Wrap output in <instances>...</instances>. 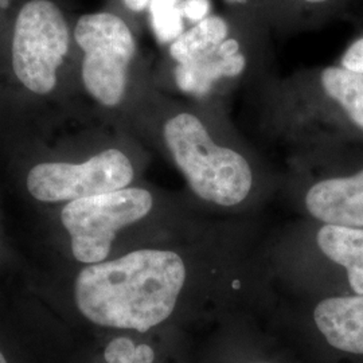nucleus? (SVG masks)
I'll return each instance as SVG.
<instances>
[{"label":"nucleus","instance_id":"f257e3e1","mask_svg":"<svg viewBox=\"0 0 363 363\" xmlns=\"http://www.w3.org/2000/svg\"><path fill=\"white\" fill-rule=\"evenodd\" d=\"M186 265L171 250L139 249L78 273V311L103 327L147 333L167 320L186 283Z\"/></svg>","mask_w":363,"mask_h":363},{"label":"nucleus","instance_id":"f03ea898","mask_svg":"<svg viewBox=\"0 0 363 363\" xmlns=\"http://www.w3.org/2000/svg\"><path fill=\"white\" fill-rule=\"evenodd\" d=\"M208 120L198 108H177L162 124V140L195 194L235 206L252 190V162L240 148L222 142Z\"/></svg>","mask_w":363,"mask_h":363},{"label":"nucleus","instance_id":"7ed1b4c3","mask_svg":"<svg viewBox=\"0 0 363 363\" xmlns=\"http://www.w3.org/2000/svg\"><path fill=\"white\" fill-rule=\"evenodd\" d=\"M271 33L256 16L240 13L226 38L191 64L169 66V77L177 89L199 100H211L245 81L259 86L274 76Z\"/></svg>","mask_w":363,"mask_h":363},{"label":"nucleus","instance_id":"20e7f679","mask_svg":"<svg viewBox=\"0 0 363 363\" xmlns=\"http://www.w3.org/2000/svg\"><path fill=\"white\" fill-rule=\"evenodd\" d=\"M82 54L81 79L97 104L115 109L127 100L139 65V46L130 23L116 11L85 13L74 26Z\"/></svg>","mask_w":363,"mask_h":363},{"label":"nucleus","instance_id":"39448f33","mask_svg":"<svg viewBox=\"0 0 363 363\" xmlns=\"http://www.w3.org/2000/svg\"><path fill=\"white\" fill-rule=\"evenodd\" d=\"M70 48L65 15L52 0H28L15 18L11 40L13 76L27 91L46 96Z\"/></svg>","mask_w":363,"mask_h":363},{"label":"nucleus","instance_id":"423d86ee","mask_svg":"<svg viewBox=\"0 0 363 363\" xmlns=\"http://www.w3.org/2000/svg\"><path fill=\"white\" fill-rule=\"evenodd\" d=\"M152 206V194L140 187L67 202L61 210V222L70 237L73 257L88 265L103 262L117 232L143 220Z\"/></svg>","mask_w":363,"mask_h":363},{"label":"nucleus","instance_id":"0eeeda50","mask_svg":"<svg viewBox=\"0 0 363 363\" xmlns=\"http://www.w3.org/2000/svg\"><path fill=\"white\" fill-rule=\"evenodd\" d=\"M135 167L120 148H106L82 163L46 162L28 171L27 191L39 202H72L128 187Z\"/></svg>","mask_w":363,"mask_h":363},{"label":"nucleus","instance_id":"6e6552de","mask_svg":"<svg viewBox=\"0 0 363 363\" xmlns=\"http://www.w3.org/2000/svg\"><path fill=\"white\" fill-rule=\"evenodd\" d=\"M306 208L325 225L363 228V169L351 177L312 184L306 195Z\"/></svg>","mask_w":363,"mask_h":363},{"label":"nucleus","instance_id":"1a4fd4ad","mask_svg":"<svg viewBox=\"0 0 363 363\" xmlns=\"http://www.w3.org/2000/svg\"><path fill=\"white\" fill-rule=\"evenodd\" d=\"M313 320L333 347L363 355V295L322 300Z\"/></svg>","mask_w":363,"mask_h":363},{"label":"nucleus","instance_id":"9d476101","mask_svg":"<svg viewBox=\"0 0 363 363\" xmlns=\"http://www.w3.org/2000/svg\"><path fill=\"white\" fill-rule=\"evenodd\" d=\"M240 13L228 9L225 13H210L182 31L169 43V66L187 65L206 54L232 33Z\"/></svg>","mask_w":363,"mask_h":363},{"label":"nucleus","instance_id":"9b49d317","mask_svg":"<svg viewBox=\"0 0 363 363\" xmlns=\"http://www.w3.org/2000/svg\"><path fill=\"white\" fill-rule=\"evenodd\" d=\"M307 70L319 89L340 106L354 127L363 132V74L340 65Z\"/></svg>","mask_w":363,"mask_h":363},{"label":"nucleus","instance_id":"f8f14e48","mask_svg":"<svg viewBox=\"0 0 363 363\" xmlns=\"http://www.w3.org/2000/svg\"><path fill=\"white\" fill-rule=\"evenodd\" d=\"M316 242L325 256L346 268L351 289L363 295V229L325 225Z\"/></svg>","mask_w":363,"mask_h":363},{"label":"nucleus","instance_id":"ddd939ff","mask_svg":"<svg viewBox=\"0 0 363 363\" xmlns=\"http://www.w3.org/2000/svg\"><path fill=\"white\" fill-rule=\"evenodd\" d=\"M337 0H259L264 22L277 33L303 31L313 26Z\"/></svg>","mask_w":363,"mask_h":363},{"label":"nucleus","instance_id":"4468645a","mask_svg":"<svg viewBox=\"0 0 363 363\" xmlns=\"http://www.w3.org/2000/svg\"><path fill=\"white\" fill-rule=\"evenodd\" d=\"M183 0H151L148 15L156 38L160 43H169L186 30L182 18Z\"/></svg>","mask_w":363,"mask_h":363},{"label":"nucleus","instance_id":"2eb2a0df","mask_svg":"<svg viewBox=\"0 0 363 363\" xmlns=\"http://www.w3.org/2000/svg\"><path fill=\"white\" fill-rule=\"evenodd\" d=\"M106 363H154L155 352L148 345H135L130 337H115L104 351Z\"/></svg>","mask_w":363,"mask_h":363},{"label":"nucleus","instance_id":"dca6fc26","mask_svg":"<svg viewBox=\"0 0 363 363\" xmlns=\"http://www.w3.org/2000/svg\"><path fill=\"white\" fill-rule=\"evenodd\" d=\"M210 13H213L210 0H183L182 1V18H183V22L189 25L187 27L193 26L196 22L205 19Z\"/></svg>","mask_w":363,"mask_h":363},{"label":"nucleus","instance_id":"f3484780","mask_svg":"<svg viewBox=\"0 0 363 363\" xmlns=\"http://www.w3.org/2000/svg\"><path fill=\"white\" fill-rule=\"evenodd\" d=\"M340 66L347 70L363 74V37L355 39L343 52L340 58Z\"/></svg>","mask_w":363,"mask_h":363},{"label":"nucleus","instance_id":"a211bd4d","mask_svg":"<svg viewBox=\"0 0 363 363\" xmlns=\"http://www.w3.org/2000/svg\"><path fill=\"white\" fill-rule=\"evenodd\" d=\"M228 6L229 10H235L241 13H250L256 16L261 22H264L262 15H261V7H259V0H223ZM265 23V22H264ZM267 25V23H265ZM268 26V25H267Z\"/></svg>","mask_w":363,"mask_h":363},{"label":"nucleus","instance_id":"6ab92c4d","mask_svg":"<svg viewBox=\"0 0 363 363\" xmlns=\"http://www.w3.org/2000/svg\"><path fill=\"white\" fill-rule=\"evenodd\" d=\"M127 15H142L148 11L151 0H117Z\"/></svg>","mask_w":363,"mask_h":363},{"label":"nucleus","instance_id":"aec40b11","mask_svg":"<svg viewBox=\"0 0 363 363\" xmlns=\"http://www.w3.org/2000/svg\"><path fill=\"white\" fill-rule=\"evenodd\" d=\"M0 363H7L6 358H4V355L1 354V351H0Z\"/></svg>","mask_w":363,"mask_h":363},{"label":"nucleus","instance_id":"412c9836","mask_svg":"<svg viewBox=\"0 0 363 363\" xmlns=\"http://www.w3.org/2000/svg\"><path fill=\"white\" fill-rule=\"evenodd\" d=\"M6 1H9V0H0V3H6Z\"/></svg>","mask_w":363,"mask_h":363}]
</instances>
